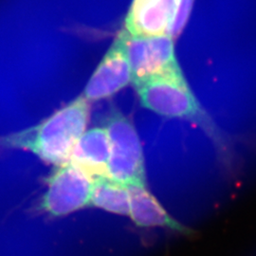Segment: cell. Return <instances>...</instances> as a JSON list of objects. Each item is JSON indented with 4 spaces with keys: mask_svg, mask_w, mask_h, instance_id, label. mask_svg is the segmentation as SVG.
I'll use <instances>...</instances> for the list:
<instances>
[{
    "mask_svg": "<svg viewBox=\"0 0 256 256\" xmlns=\"http://www.w3.org/2000/svg\"><path fill=\"white\" fill-rule=\"evenodd\" d=\"M90 102L81 95L37 126L0 138V146L30 151L55 166L66 164L86 132Z\"/></svg>",
    "mask_w": 256,
    "mask_h": 256,
    "instance_id": "cell-1",
    "label": "cell"
},
{
    "mask_svg": "<svg viewBox=\"0 0 256 256\" xmlns=\"http://www.w3.org/2000/svg\"><path fill=\"white\" fill-rule=\"evenodd\" d=\"M140 104L166 118L186 120L202 128L226 164L232 158L229 140L192 93L184 76L155 77L133 84Z\"/></svg>",
    "mask_w": 256,
    "mask_h": 256,
    "instance_id": "cell-2",
    "label": "cell"
},
{
    "mask_svg": "<svg viewBox=\"0 0 256 256\" xmlns=\"http://www.w3.org/2000/svg\"><path fill=\"white\" fill-rule=\"evenodd\" d=\"M110 142L108 178L129 185H146L144 155L132 122L117 108L110 110L106 126Z\"/></svg>",
    "mask_w": 256,
    "mask_h": 256,
    "instance_id": "cell-3",
    "label": "cell"
},
{
    "mask_svg": "<svg viewBox=\"0 0 256 256\" xmlns=\"http://www.w3.org/2000/svg\"><path fill=\"white\" fill-rule=\"evenodd\" d=\"M117 39L128 57L133 84L155 77L183 76L174 54V39L168 34L136 36L124 30Z\"/></svg>",
    "mask_w": 256,
    "mask_h": 256,
    "instance_id": "cell-4",
    "label": "cell"
},
{
    "mask_svg": "<svg viewBox=\"0 0 256 256\" xmlns=\"http://www.w3.org/2000/svg\"><path fill=\"white\" fill-rule=\"evenodd\" d=\"M48 189L39 209L63 216L90 205L94 178L72 164L55 166L46 180Z\"/></svg>",
    "mask_w": 256,
    "mask_h": 256,
    "instance_id": "cell-5",
    "label": "cell"
},
{
    "mask_svg": "<svg viewBox=\"0 0 256 256\" xmlns=\"http://www.w3.org/2000/svg\"><path fill=\"white\" fill-rule=\"evenodd\" d=\"M132 82V74L124 46L118 39L92 74L82 96L88 102L112 97Z\"/></svg>",
    "mask_w": 256,
    "mask_h": 256,
    "instance_id": "cell-6",
    "label": "cell"
},
{
    "mask_svg": "<svg viewBox=\"0 0 256 256\" xmlns=\"http://www.w3.org/2000/svg\"><path fill=\"white\" fill-rule=\"evenodd\" d=\"M178 0H133L126 30L136 36L168 34Z\"/></svg>",
    "mask_w": 256,
    "mask_h": 256,
    "instance_id": "cell-7",
    "label": "cell"
},
{
    "mask_svg": "<svg viewBox=\"0 0 256 256\" xmlns=\"http://www.w3.org/2000/svg\"><path fill=\"white\" fill-rule=\"evenodd\" d=\"M110 158L108 130L95 128L84 133L74 148L70 162L96 180L108 176Z\"/></svg>",
    "mask_w": 256,
    "mask_h": 256,
    "instance_id": "cell-8",
    "label": "cell"
},
{
    "mask_svg": "<svg viewBox=\"0 0 256 256\" xmlns=\"http://www.w3.org/2000/svg\"><path fill=\"white\" fill-rule=\"evenodd\" d=\"M130 202L129 216L138 227H164L184 232L185 228L174 220L155 196L148 191L146 185L128 186Z\"/></svg>",
    "mask_w": 256,
    "mask_h": 256,
    "instance_id": "cell-9",
    "label": "cell"
},
{
    "mask_svg": "<svg viewBox=\"0 0 256 256\" xmlns=\"http://www.w3.org/2000/svg\"><path fill=\"white\" fill-rule=\"evenodd\" d=\"M120 216H129L130 202L128 186L108 178L94 180L90 205Z\"/></svg>",
    "mask_w": 256,
    "mask_h": 256,
    "instance_id": "cell-10",
    "label": "cell"
},
{
    "mask_svg": "<svg viewBox=\"0 0 256 256\" xmlns=\"http://www.w3.org/2000/svg\"><path fill=\"white\" fill-rule=\"evenodd\" d=\"M194 0H178L176 9L174 12V18L169 30L168 36L173 39L176 38L182 32L183 28L190 16Z\"/></svg>",
    "mask_w": 256,
    "mask_h": 256,
    "instance_id": "cell-11",
    "label": "cell"
}]
</instances>
